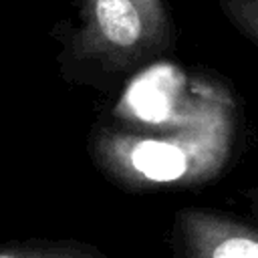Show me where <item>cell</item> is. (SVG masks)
I'll return each mask as SVG.
<instances>
[{"instance_id": "cell-1", "label": "cell", "mask_w": 258, "mask_h": 258, "mask_svg": "<svg viewBox=\"0 0 258 258\" xmlns=\"http://www.w3.org/2000/svg\"><path fill=\"white\" fill-rule=\"evenodd\" d=\"M127 95L91 135L97 165L127 187L198 185L230 161L236 107L216 83L175 75Z\"/></svg>"}, {"instance_id": "cell-2", "label": "cell", "mask_w": 258, "mask_h": 258, "mask_svg": "<svg viewBox=\"0 0 258 258\" xmlns=\"http://www.w3.org/2000/svg\"><path fill=\"white\" fill-rule=\"evenodd\" d=\"M58 26L60 75L69 83L109 89L147 71L177 40L167 0H71Z\"/></svg>"}, {"instance_id": "cell-3", "label": "cell", "mask_w": 258, "mask_h": 258, "mask_svg": "<svg viewBox=\"0 0 258 258\" xmlns=\"http://www.w3.org/2000/svg\"><path fill=\"white\" fill-rule=\"evenodd\" d=\"M169 242L185 258H258V226L214 208H181Z\"/></svg>"}, {"instance_id": "cell-4", "label": "cell", "mask_w": 258, "mask_h": 258, "mask_svg": "<svg viewBox=\"0 0 258 258\" xmlns=\"http://www.w3.org/2000/svg\"><path fill=\"white\" fill-rule=\"evenodd\" d=\"M0 258H105V254L83 240L24 238L0 242Z\"/></svg>"}, {"instance_id": "cell-5", "label": "cell", "mask_w": 258, "mask_h": 258, "mask_svg": "<svg viewBox=\"0 0 258 258\" xmlns=\"http://www.w3.org/2000/svg\"><path fill=\"white\" fill-rule=\"evenodd\" d=\"M224 18L258 48V0H218Z\"/></svg>"}, {"instance_id": "cell-6", "label": "cell", "mask_w": 258, "mask_h": 258, "mask_svg": "<svg viewBox=\"0 0 258 258\" xmlns=\"http://www.w3.org/2000/svg\"><path fill=\"white\" fill-rule=\"evenodd\" d=\"M244 200L248 204V210L250 214L254 216V220L258 222V187H250V189H244Z\"/></svg>"}]
</instances>
